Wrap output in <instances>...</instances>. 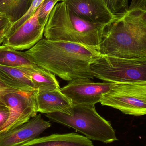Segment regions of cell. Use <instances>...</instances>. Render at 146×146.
I'll return each instance as SVG.
<instances>
[{"label": "cell", "instance_id": "obj_1", "mask_svg": "<svg viewBox=\"0 0 146 146\" xmlns=\"http://www.w3.org/2000/svg\"><path fill=\"white\" fill-rule=\"evenodd\" d=\"M97 49L101 55L146 59V0H132L125 13L106 25Z\"/></svg>", "mask_w": 146, "mask_h": 146}, {"label": "cell", "instance_id": "obj_2", "mask_svg": "<svg viewBox=\"0 0 146 146\" xmlns=\"http://www.w3.org/2000/svg\"><path fill=\"white\" fill-rule=\"evenodd\" d=\"M25 52L38 66L68 81L93 79L90 65L101 55L93 46L45 38Z\"/></svg>", "mask_w": 146, "mask_h": 146}, {"label": "cell", "instance_id": "obj_3", "mask_svg": "<svg viewBox=\"0 0 146 146\" xmlns=\"http://www.w3.org/2000/svg\"><path fill=\"white\" fill-rule=\"evenodd\" d=\"M107 25L91 23L76 15L64 1L57 3L45 25L44 38L80 44L97 48Z\"/></svg>", "mask_w": 146, "mask_h": 146}, {"label": "cell", "instance_id": "obj_4", "mask_svg": "<svg viewBox=\"0 0 146 146\" xmlns=\"http://www.w3.org/2000/svg\"><path fill=\"white\" fill-rule=\"evenodd\" d=\"M45 116L52 121L72 128L90 140L105 144L117 140L110 123L99 115L94 105L74 106L72 116L55 112L45 114Z\"/></svg>", "mask_w": 146, "mask_h": 146}, {"label": "cell", "instance_id": "obj_5", "mask_svg": "<svg viewBox=\"0 0 146 146\" xmlns=\"http://www.w3.org/2000/svg\"><path fill=\"white\" fill-rule=\"evenodd\" d=\"M90 69L94 77L104 82H146V59H124L100 55L91 63Z\"/></svg>", "mask_w": 146, "mask_h": 146}, {"label": "cell", "instance_id": "obj_6", "mask_svg": "<svg viewBox=\"0 0 146 146\" xmlns=\"http://www.w3.org/2000/svg\"><path fill=\"white\" fill-rule=\"evenodd\" d=\"M135 116L146 115V82L116 83L100 102Z\"/></svg>", "mask_w": 146, "mask_h": 146}, {"label": "cell", "instance_id": "obj_7", "mask_svg": "<svg viewBox=\"0 0 146 146\" xmlns=\"http://www.w3.org/2000/svg\"><path fill=\"white\" fill-rule=\"evenodd\" d=\"M115 83L108 82H96L88 78H80L70 81L60 88V91L71 100L74 106L95 105L113 89Z\"/></svg>", "mask_w": 146, "mask_h": 146}, {"label": "cell", "instance_id": "obj_8", "mask_svg": "<svg viewBox=\"0 0 146 146\" xmlns=\"http://www.w3.org/2000/svg\"><path fill=\"white\" fill-rule=\"evenodd\" d=\"M37 91H17L4 95L3 101L9 108L10 116L0 133L23 124L37 115L36 101Z\"/></svg>", "mask_w": 146, "mask_h": 146}, {"label": "cell", "instance_id": "obj_9", "mask_svg": "<svg viewBox=\"0 0 146 146\" xmlns=\"http://www.w3.org/2000/svg\"><path fill=\"white\" fill-rule=\"evenodd\" d=\"M40 8V6L32 16L8 35L2 45L20 51L30 49L42 40L46 24L39 20Z\"/></svg>", "mask_w": 146, "mask_h": 146}, {"label": "cell", "instance_id": "obj_10", "mask_svg": "<svg viewBox=\"0 0 146 146\" xmlns=\"http://www.w3.org/2000/svg\"><path fill=\"white\" fill-rule=\"evenodd\" d=\"M51 124L37 115L28 121L13 129L0 133V146H18L38 138Z\"/></svg>", "mask_w": 146, "mask_h": 146}, {"label": "cell", "instance_id": "obj_11", "mask_svg": "<svg viewBox=\"0 0 146 146\" xmlns=\"http://www.w3.org/2000/svg\"><path fill=\"white\" fill-rule=\"evenodd\" d=\"M68 7L85 20L95 24L107 25L116 19L103 0H65Z\"/></svg>", "mask_w": 146, "mask_h": 146}, {"label": "cell", "instance_id": "obj_12", "mask_svg": "<svg viewBox=\"0 0 146 146\" xmlns=\"http://www.w3.org/2000/svg\"><path fill=\"white\" fill-rule=\"evenodd\" d=\"M36 105L38 112L42 114L63 113L72 116L73 105L71 100L58 90L38 91L36 96Z\"/></svg>", "mask_w": 146, "mask_h": 146}, {"label": "cell", "instance_id": "obj_13", "mask_svg": "<svg viewBox=\"0 0 146 146\" xmlns=\"http://www.w3.org/2000/svg\"><path fill=\"white\" fill-rule=\"evenodd\" d=\"M18 146H94L85 136L75 133L54 134L37 138Z\"/></svg>", "mask_w": 146, "mask_h": 146}, {"label": "cell", "instance_id": "obj_14", "mask_svg": "<svg viewBox=\"0 0 146 146\" xmlns=\"http://www.w3.org/2000/svg\"><path fill=\"white\" fill-rule=\"evenodd\" d=\"M0 79L8 86L18 91L36 90L29 76L19 68L0 65Z\"/></svg>", "mask_w": 146, "mask_h": 146}, {"label": "cell", "instance_id": "obj_15", "mask_svg": "<svg viewBox=\"0 0 146 146\" xmlns=\"http://www.w3.org/2000/svg\"><path fill=\"white\" fill-rule=\"evenodd\" d=\"M19 68L29 76L36 90L48 91L60 89L55 75L48 70L39 66Z\"/></svg>", "mask_w": 146, "mask_h": 146}, {"label": "cell", "instance_id": "obj_16", "mask_svg": "<svg viewBox=\"0 0 146 146\" xmlns=\"http://www.w3.org/2000/svg\"><path fill=\"white\" fill-rule=\"evenodd\" d=\"M0 65L16 68L38 66L25 52L0 45Z\"/></svg>", "mask_w": 146, "mask_h": 146}, {"label": "cell", "instance_id": "obj_17", "mask_svg": "<svg viewBox=\"0 0 146 146\" xmlns=\"http://www.w3.org/2000/svg\"><path fill=\"white\" fill-rule=\"evenodd\" d=\"M33 0H0V11L5 13L13 22L17 15L22 16L31 7Z\"/></svg>", "mask_w": 146, "mask_h": 146}, {"label": "cell", "instance_id": "obj_18", "mask_svg": "<svg viewBox=\"0 0 146 146\" xmlns=\"http://www.w3.org/2000/svg\"><path fill=\"white\" fill-rule=\"evenodd\" d=\"M44 0H33L31 7L29 8L26 13L20 18L13 23L10 31L9 32L7 36L15 31L21 25L27 20L32 16L34 13L37 10ZM6 36V37H7Z\"/></svg>", "mask_w": 146, "mask_h": 146}, {"label": "cell", "instance_id": "obj_19", "mask_svg": "<svg viewBox=\"0 0 146 146\" xmlns=\"http://www.w3.org/2000/svg\"><path fill=\"white\" fill-rule=\"evenodd\" d=\"M113 14L117 16L127 10L128 0H103Z\"/></svg>", "mask_w": 146, "mask_h": 146}, {"label": "cell", "instance_id": "obj_20", "mask_svg": "<svg viewBox=\"0 0 146 146\" xmlns=\"http://www.w3.org/2000/svg\"><path fill=\"white\" fill-rule=\"evenodd\" d=\"M59 2V0H44L40 5L38 15L39 20L42 23H47L51 10Z\"/></svg>", "mask_w": 146, "mask_h": 146}, {"label": "cell", "instance_id": "obj_21", "mask_svg": "<svg viewBox=\"0 0 146 146\" xmlns=\"http://www.w3.org/2000/svg\"><path fill=\"white\" fill-rule=\"evenodd\" d=\"M9 116V108L4 103L0 102V133L8 121Z\"/></svg>", "mask_w": 146, "mask_h": 146}, {"label": "cell", "instance_id": "obj_22", "mask_svg": "<svg viewBox=\"0 0 146 146\" xmlns=\"http://www.w3.org/2000/svg\"><path fill=\"white\" fill-rule=\"evenodd\" d=\"M12 25L13 22L10 17H9L5 13L0 11V31L8 29L9 32Z\"/></svg>", "mask_w": 146, "mask_h": 146}, {"label": "cell", "instance_id": "obj_23", "mask_svg": "<svg viewBox=\"0 0 146 146\" xmlns=\"http://www.w3.org/2000/svg\"><path fill=\"white\" fill-rule=\"evenodd\" d=\"M17 91L18 90L8 86L0 79V102L4 103L3 101V97L5 94L8 93Z\"/></svg>", "mask_w": 146, "mask_h": 146}, {"label": "cell", "instance_id": "obj_24", "mask_svg": "<svg viewBox=\"0 0 146 146\" xmlns=\"http://www.w3.org/2000/svg\"><path fill=\"white\" fill-rule=\"evenodd\" d=\"M9 30H3L0 31V45L2 44L4 42L8 33Z\"/></svg>", "mask_w": 146, "mask_h": 146}, {"label": "cell", "instance_id": "obj_25", "mask_svg": "<svg viewBox=\"0 0 146 146\" xmlns=\"http://www.w3.org/2000/svg\"><path fill=\"white\" fill-rule=\"evenodd\" d=\"M59 1H64V0H59Z\"/></svg>", "mask_w": 146, "mask_h": 146}, {"label": "cell", "instance_id": "obj_26", "mask_svg": "<svg viewBox=\"0 0 146 146\" xmlns=\"http://www.w3.org/2000/svg\"><path fill=\"white\" fill-rule=\"evenodd\" d=\"M65 1V0H64V1Z\"/></svg>", "mask_w": 146, "mask_h": 146}]
</instances>
